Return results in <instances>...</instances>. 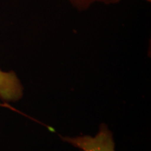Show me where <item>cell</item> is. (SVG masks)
I'll use <instances>...</instances> for the list:
<instances>
[{"instance_id": "3", "label": "cell", "mask_w": 151, "mask_h": 151, "mask_svg": "<svg viewBox=\"0 0 151 151\" xmlns=\"http://www.w3.org/2000/svg\"><path fill=\"white\" fill-rule=\"evenodd\" d=\"M119 1L120 0H70L72 4L79 9H87L94 2H103L105 4H114V3H118ZM147 1L150 2V0H147Z\"/></svg>"}, {"instance_id": "1", "label": "cell", "mask_w": 151, "mask_h": 151, "mask_svg": "<svg viewBox=\"0 0 151 151\" xmlns=\"http://www.w3.org/2000/svg\"><path fill=\"white\" fill-rule=\"evenodd\" d=\"M81 151H115V143L112 132L106 124H101L95 136L81 135L78 137H61Z\"/></svg>"}, {"instance_id": "2", "label": "cell", "mask_w": 151, "mask_h": 151, "mask_svg": "<svg viewBox=\"0 0 151 151\" xmlns=\"http://www.w3.org/2000/svg\"><path fill=\"white\" fill-rule=\"evenodd\" d=\"M23 96V86L14 71L0 70V100L15 102Z\"/></svg>"}]
</instances>
